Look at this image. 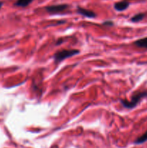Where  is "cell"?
<instances>
[{
  "instance_id": "1",
  "label": "cell",
  "mask_w": 147,
  "mask_h": 148,
  "mask_svg": "<svg viewBox=\"0 0 147 148\" xmlns=\"http://www.w3.org/2000/svg\"><path fill=\"white\" fill-rule=\"evenodd\" d=\"M147 97V91L144 92H136L132 95L131 101H128L127 100H121V103L122 104L125 108H133L136 106L137 104L141 101V99Z\"/></svg>"
},
{
  "instance_id": "2",
  "label": "cell",
  "mask_w": 147,
  "mask_h": 148,
  "mask_svg": "<svg viewBox=\"0 0 147 148\" xmlns=\"http://www.w3.org/2000/svg\"><path fill=\"white\" fill-rule=\"evenodd\" d=\"M79 53V51L76 50V49H71V50H65L64 49V50H61L56 52L54 56H53V57H54L55 62L59 63V62H61V61L64 60L67 58L78 54Z\"/></svg>"
},
{
  "instance_id": "3",
  "label": "cell",
  "mask_w": 147,
  "mask_h": 148,
  "mask_svg": "<svg viewBox=\"0 0 147 148\" xmlns=\"http://www.w3.org/2000/svg\"><path fill=\"white\" fill-rule=\"evenodd\" d=\"M69 7V5L66 4H57V5H51L48 6V7H46V11L48 12L51 13H58L64 11L65 10Z\"/></svg>"
},
{
  "instance_id": "4",
  "label": "cell",
  "mask_w": 147,
  "mask_h": 148,
  "mask_svg": "<svg viewBox=\"0 0 147 148\" xmlns=\"http://www.w3.org/2000/svg\"><path fill=\"white\" fill-rule=\"evenodd\" d=\"M77 12L82 14V15L84 16V17H89V18H95L96 17V14L93 11L86 10V9H84L82 7H77Z\"/></svg>"
},
{
  "instance_id": "5",
  "label": "cell",
  "mask_w": 147,
  "mask_h": 148,
  "mask_svg": "<svg viewBox=\"0 0 147 148\" xmlns=\"http://www.w3.org/2000/svg\"><path fill=\"white\" fill-rule=\"evenodd\" d=\"M130 5V3L128 1H118L114 4V8L117 10V11H123V10H126Z\"/></svg>"
},
{
  "instance_id": "6",
  "label": "cell",
  "mask_w": 147,
  "mask_h": 148,
  "mask_svg": "<svg viewBox=\"0 0 147 148\" xmlns=\"http://www.w3.org/2000/svg\"><path fill=\"white\" fill-rule=\"evenodd\" d=\"M134 44L139 48H144V49H147V37L141 38L139 40L134 42Z\"/></svg>"
},
{
  "instance_id": "7",
  "label": "cell",
  "mask_w": 147,
  "mask_h": 148,
  "mask_svg": "<svg viewBox=\"0 0 147 148\" xmlns=\"http://www.w3.org/2000/svg\"><path fill=\"white\" fill-rule=\"evenodd\" d=\"M33 0H17L16 1L15 4L17 7H25L28 6L30 3H32Z\"/></svg>"
},
{
  "instance_id": "8",
  "label": "cell",
  "mask_w": 147,
  "mask_h": 148,
  "mask_svg": "<svg viewBox=\"0 0 147 148\" xmlns=\"http://www.w3.org/2000/svg\"><path fill=\"white\" fill-rule=\"evenodd\" d=\"M146 141H147V131L143 135H141V137H139L136 140H135V144H137V145L142 144V143H145V142Z\"/></svg>"
},
{
  "instance_id": "9",
  "label": "cell",
  "mask_w": 147,
  "mask_h": 148,
  "mask_svg": "<svg viewBox=\"0 0 147 148\" xmlns=\"http://www.w3.org/2000/svg\"><path fill=\"white\" fill-rule=\"evenodd\" d=\"M144 17H145V14H144V13H138V14H135V15H134L131 18V21L133 22V23H137V22L142 20L144 18Z\"/></svg>"
},
{
  "instance_id": "10",
  "label": "cell",
  "mask_w": 147,
  "mask_h": 148,
  "mask_svg": "<svg viewBox=\"0 0 147 148\" xmlns=\"http://www.w3.org/2000/svg\"><path fill=\"white\" fill-rule=\"evenodd\" d=\"M104 25H112L113 23L111 21H106L105 23H104Z\"/></svg>"
},
{
  "instance_id": "11",
  "label": "cell",
  "mask_w": 147,
  "mask_h": 148,
  "mask_svg": "<svg viewBox=\"0 0 147 148\" xmlns=\"http://www.w3.org/2000/svg\"><path fill=\"white\" fill-rule=\"evenodd\" d=\"M2 4H3V2H0V8H1V7Z\"/></svg>"
}]
</instances>
